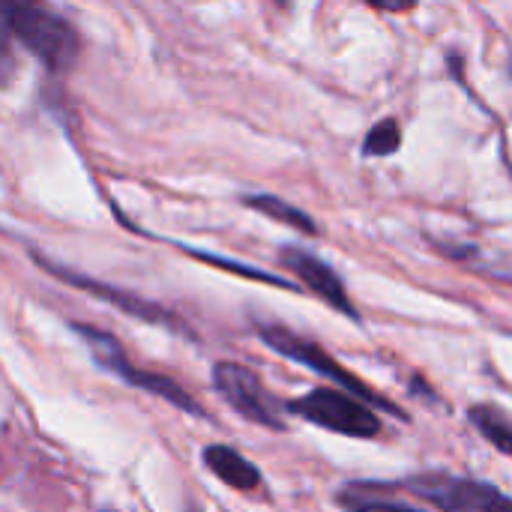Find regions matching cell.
<instances>
[{"label":"cell","mask_w":512,"mask_h":512,"mask_svg":"<svg viewBox=\"0 0 512 512\" xmlns=\"http://www.w3.org/2000/svg\"><path fill=\"white\" fill-rule=\"evenodd\" d=\"M0 18L12 42H21L45 69L69 72L75 66L81 39L75 27L45 0H0Z\"/></svg>","instance_id":"cell-1"},{"label":"cell","mask_w":512,"mask_h":512,"mask_svg":"<svg viewBox=\"0 0 512 512\" xmlns=\"http://www.w3.org/2000/svg\"><path fill=\"white\" fill-rule=\"evenodd\" d=\"M258 333H261L264 345H270L276 354H282V357H288V360H294V363L312 369L315 375H321V378L339 384L345 393L357 396V399L366 402L369 408H378V411H384V414H390V417L408 420V414H405L396 402H390V399L381 396L375 387H369L366 381H360L357 375H351V372H348L339 360H333L321 345H315V342H309V339H303V336H297V333H291V330H285V327H258Z\"/></svg>","instance_id":"cell-2"},{"label":"cell","mask_w":512,"mask_h":512,"mask_svg":"<svg viewBox=\"0 0 512 512\" xmlns=\"http://www.w3.org/2000/svg\"><path fill=\"white\" fill-rule=\"evenodd\" d=\"M288 411L303 417L306 423L321 426L336 435H348V438H360V441L381 435L378 411L345 390H333V387L312 390L303 399L288 402Z\"/></svg>","instance_id":"cell-3"},{"label":"cell","mask_w":512,"mask_h":512,"mask_svg":"<svg viewBox=\"0 0 512 512\" xmlns=\"http://www.w3.org/2000/svg\"><path fill=\"white\" fill-rule=\"evenodd\" d=\"M408 492L423 498L441 512H512V498L498 486L453 477V474H420L408 480Z\"/></svg>","instance_id":"cell-4"},{"label":"cell","mask_w":512,"mask_h":512,"mask_svg":"<svg viewBox=\"0 0 512 512\" xmlns=\"http://www.w3.org/2000/svg\"><path fill=\"white\" fill-rule=\"evenodd\" d=\"M72 330L84 339V345L90 348L93 360H96L105 372L117 375V378L126 381L129 387H138V390H144V393H156V396L168 399L171 405H177V408H183V411H189V414H195V417H204L201 405H198L192 396H186V390L177 387L171 378H162V375L135 369V366L126 360V354H123V348L117 345V339H111L108 333L93 330V327H81V324H75Z\"/></svg>","instance_id":"cell-5"},{"label":"cell","mask_w":512,"mask_h":512,"mask_svg":"<svg viewBox=\"0 0 512 512\" xmlns=\"http://www.w3.org/2000/svg\"><path fill=\"white\" fill-rule=\"evenodd\" d=\"M213 384L219 390V396L246 420L264 426V429H285V420L279 417V402L267 393V387L261 384V378L240 366V363H219L213 369Z\"/></svg>","instance_id":"cell-6"},{"label":"cell","mask_w":512,"mask_h":512,"mask_svg":"<svg viewBox=\"0 0 512 512\" xmlns=\"http://www.w3.org/2000/svg\"><path fill=\"white\" fill-rule=\"evenodd\" d=\"M279 258H282V264H285V267H288L312 294H318L327 306H333L336 312L348 315L351 321H360V312L354 309V303H351V297H348L342 279L336 276V270H333L330 264H324L318 255H312V252H306V249H297V246H285Z\"/></svg>","instance_id":"cell-7"},{"label":"cell","mask_w":512,"mask_h":512,"mask_svg":"<svg viewBox=\"0 0 512 512\" xmlns=\"http://www.w3.org/2000/svg\"><path fill=\"white\" fill-rule=\"evenodd\" d=\"M36 261H39L48 273H54V276L66 279L69 285H78V288L93 291L96 297H102V300L114 303V306H117V309H123L126 315H135V318H144V321H153V324L165 321V312H162L159 306H150V303H144V300H135L132 294H123V291L105 288L102 282H90V279H84V276H78V273H72V270L57 267V264H54V261H48V258H39V255H36Z\"/></svg>","instance_id":"cell-8"},{"label":"cell","mask_w":512,"mask_h":512,"mask_svg":"<svg viewBox=\"0 0 512 512\" xmlns=\"http://www.w3.org/2000/svg\"><path fill=\"white\" fill-rule=\"evenodd\" d=\"M204 462L207 468L231 489L237 492H249V489H258L261 486V474L252 462H246L240 453L228 450V447H207L204 450Z\"/></svg>","instance_id":"cell-9"},{"label":"cell","mask_w":512,"mask_h":512,"mask_svg":"<svg viewBox=\"0 0 512 512\" xmlns=\"http://www.w3.org/2000/svg\"><path fill=\"white\" fill-rule=\"evenodd\" d=\"M468 420L474 423V429L504 456L512 459V417L498 408V405H474L468 411Z\"/></svg>","instance_id":"cell-10"},{"label":"cell","mask_w":512,"mask_h":512,"mask_svg":"<svg viewBox=\"0 0 512 512\" xmlns=\"http://www.w3.org/2000/svg\"><path fill=\"white\" fill-rule=\"evenodd\" d=\"M246 204L252 210L282 222V225H291V228L303 231V234H318V225H315V219L309 213H303L300 207H294V204H288V201H282L276 195H252V198H246Z\"/></svg>","instance_id":"cell-11"},{"label":"cell","mask_w":512,"mask_h":512,"mask_svg":"<svg viewBox=\"0 0 512 512\" xmlns=\"http://www.w3.org/2000/svg\"><path fill=\"white\" fill-rule=\"evenodd\" d=\"M402 147V129L393 117L381 120L378 126L369 129L366 141H363V153L366 156H393Z\"/></svg>","instance_id":"cell-12"},{"label":"cell","mask_w":512,"mask_h":512,"mask_svg":"<svg viewBox=\"0 0 512 512\" xmlns=\"http://www.w3.org/2000/svg\"><path fill=\"white\" fill-rule=\"evenodd\" d=\"M12 72H15L12 36H9L6 24H3V18H0V84H3V81H9V78H12Z\"/></svg>","instance_id":"cell-13"},{"label":"cell","mask_w":512,"mask_h":512,"mask_svg":"<svg viewBox=\"0 0 512 512\" xmlns=\"http://www.w3.org/2000/svg\"><path fill=\"white\" fill-rule=\"evenodd\" d=\"M345 512H420L405 507V504H393V501H348L342 498Z\"/></svg>","instance_id":"cell-14"},{"label":"cell","mask_w":512,"mask_h":512,"mask_svg":"<svg viewBox=\"0 0 512 512\" xmlns=\"http://www.w3.org/2000/svg\"><path fill=\"white\" fill-rule=\"evenodd\" d=\"M366 3H372V6H378V9H387V12H405V9H411L417 0H366Z\"/></svg>","instance_id":"cell-15"},{"label":"cell","mask_w":512,"mask_h":512,"mask_svg":"<svg viewBox=\"0 0 512 512\" xmlns=\"http://www.w3.org/2000/svg\"><path fill=\"white\" fill-rule=\"evenodd\" d=\"M189 512H201V510H198V507H192V510H189Z\"/></svg>","instance_id":"cell-16"}]
</instances>
